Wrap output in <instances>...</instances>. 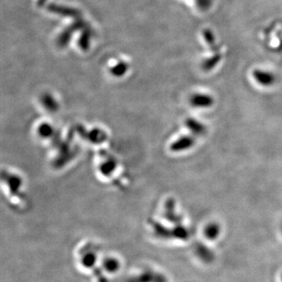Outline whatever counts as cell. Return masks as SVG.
Listing matches in <instances>:
<instances>
[{"label":"cell","mask_w":282,"mask_h":282,"mask_svg":"<svg viewBox=\"0 0 282 282\" xmlns=\"http://www.w3.org/2000/svg\"><path fill=\"white\" fill-rule=\"evenodd\" d=\"M127 69V65L124 63H120L113 68V73L116 75H121Z\"/></svg>","instance_id":"15"},{"label":"cell","mask_w":282,"mask_h":282,"mask_svg":"<svg viewBox=\"0 0 282 282\" xmlns=\"http://www.w3.org/2000/svg\"><path fill=\"white\" fill-rule=\"evenodd\" d=\"M89 26L86 24V22L78 18L76 21L74 22L69 28H67L64 32H62L61 35L58 38V43L60 47H64L68 45V42H70L72 38V34L75 31L84 30L87 28Z\"/></svg>","instance_id":"4"},{"label":"cell","mask_w":282,"mask_h":282,"mask_svg":"<svg viewBox=\"0 0 282 282\" xmlns=\"http://www.w3.org/2000/svg\"><path fill=\"white\" fill-rule=\"evenodd\" d=\"M195 143V137H191V136H183L173 143L170 148L173 151L179 152V151H184V150L191 148L194 146Z\"/></svg>","instance_id":"7"},{"label":"cell","mask_w":282,"mask_h":282,"mask_svg":"<svg viewBox=\"0 0 282 282\" xmlns=\"http://www.w3.org/2000/svg\"><path fill=\"white\" fill-rule=\"evenodd\" d=\"M48 10L54 14H59L61 16L69 17V18H78L80 15V13L76 9L58 6V5H50L48 7Z\"/></svg>","instance_id":"8"},{"label":"cell","mask_w":282,"mask_h":282,"mask_svg":"<svg viewBox=\"0 0 282 282\" xmlns=\"http://www.w3.org/2000/svg\"><path fill=\"white\" fill-rule=\"evenodd\" d=\"M124 268V261L116 252H103L98 270L92 279L94 282H110L120 276Z\"/></svg>","instance_id":"2"},{"label":"cell","mask_w":282,"mask_h":282,"mask_svg":"<svg viewBox=\"0 0 282 282\" xmlns=\"http://www.w3.org/2000/svg\"></svg>","instance_id":"17"},{"label":"cell","mask_w":282,"mask_h":282,"mask_svg":"<svg viewBox=\"0 0 282 282\" xmlns=\"http://www.w3.org/2000/svg\"><path fill=\"white\" fill-rule=\"evenodd\" d=\"M90 39H91V30H90V28L84 29L83 33L81 35L80 42H79L80 47L82 50H87V48H89Z\"/></svg>","instance_id":"12"},{"label":"cell","mask_w":282,"mask_h":282,"mask_svg":"<svg viewBox=\"0 0 282 282\" xmlns=\"http://www.w3.org/2000/svg\"><path fill=\"white\" fill-rule=\"evenodd\" d=\"M221 226L217 222H211L204 229V235L209 240L213 241L221 235Z\"/></svg>","instance_id":"10"},{"label":"cell","mask_w":282,"mask_h":282,"mask_svg":"<svg viewBox=\"0 0 282 282\" xmlns=\"http://www.w3.org/2000/svg\"><path fill=\"white\" fill-rule=\"evenodd\" d=\"M281 278H282V276H281Z\"/></svg>","instance_id":"16"},{"label":"cell","mask_w":282,"mask_h":282,"mask_svg":"<svg viewBox=\"0 0 282 282\" xmlns=\"http://www.w3.org/2000/svg\"><path fill=\"white\" fill-rule=\"evenodd\" d=\"M191 105L199 108H207L213 104V99L211 96L207 94H194L190 100Z\"/></svg>","instance_id":"6"},{"label":"cell","mask_w":282,"mask_h":282,"mask_svg":"<svg viewBox=\"0 0 282 282\" xmlns=\"http://www.w3.org/2000/svg\"><path fill=\"white\" fill-rule=\"evenodd\" d=\"M195 2L199 10H207L210 7L213 1L212 0H195Z\"/></svg>","instance_id":"14"},{"label":"cell","mask_w":282,"mask_h":282,"mask_svg":"<svg viewBox=\"0 0 282 282\" xmlns=\"http://www.w3.org/2000/svg\"><path fill=\"white\" fill-rule=\"evenodd\" d=\"M221 58H222V56H221L220 53L217 52V54H215L213 57L204 60V62L202 63V65H201L203 70L205 71V72H209V71H211V70L214 68L217 65L219 62L221 61Z\"/></svg>","instance_id":"11"},{"label":"cell","mask_w":282,"mask_h":282,"mask_svg":"<svg viewBox=\"0 0 282 282\" xmlns=\"http://www.w3.org/2000/svg\"><path fill=\"white\" fill-rule=\"evenodd\" d=\"M186 126L194 135L201 136L206 133L207 129L205 125L191 118L186 120Z\"/></svg>","instance_id":"9"},{"label":"cell","mask_w":282,"mask_h":282,"mask_svg":"<svg viewBox=\"0 0 282 282\" xmlns=\"http://www.w3.org/2000/svg\"><path fill=\"white\" fill-rule=\"evenodd\" d=\"M204 37H205V41L208 42L211 47L213 48V49H217V47H215V38L213 32H211L210 30H205Z\"/></svg>","instance_id":"13"},{"label":"cell","mask_w":282,"mask_h":282,"mask_svg":"<svg viewBox=\"0 0 282 282\" xmlns=\"http://www.w3.org/2000/svg\"><path fill=\"white\" fill-rule=\"evenodd\" d=\"M122 282H169V280L164 273L155 266L141 263L129 270Z\"/></svg>","instance_id":"3"},{"label":"cell","mask_w":282,"mask_h":282,"mask_svg":"<svg viewBox=\"0 0 282 282\" xmlns=\"http://www.w3.org/2000/svg\"><path fill=\"white\" fill-rule=\"evenodd\" d=\"M103 248L95 242L86 241L79 244L74 251V263L81 274L94 276L103 255Z\"/></svg>","instance_id":"1"},{"label":"cell","mask_w":282,"mask_h":282,"mask_svg":"<svg viewBox=\"0 0 282 282\" xmlns=\"http://www.w3.org/2000/svg\"><path fill=\"white\" fill-rule=\"evenodd\" d=\"M252 76L257 82L263 86H272L276 80L274 74L262 70H256L252 73Z\"/></svg>","instance_id":"5"}]
</instances>
